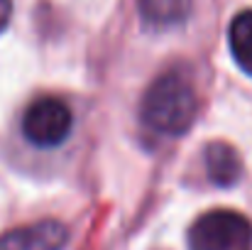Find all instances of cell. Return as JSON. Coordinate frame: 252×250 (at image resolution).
Returning <instances> with one entry per match:
<instances>
[{
    "label": "cell",
    "instance_id": "1",
    "mask_svg": "<svg viewBox=\"0 0 252 250\" xmlns=\"http://www.w3.org/2000/svg\"><path fill=\"white\" fill-rule=\"evenodd\" d=\"M198 98L193 83L179 69L157 76L142 98V123L159 135H184L196 118Z\"/></svg>",
    "mask_w": 252,
    "mask_h": 250
},
{
    "label": "cell",
    "instance_id": "8",
    "mask_svg": "<svg viewBox=\"0 0 252 250\" xmlns=\"http://www.w3.org/2000/svg\"><path fill=\"white\" fill-rule=\"evenodd\" d=\"M10 15H12V2H10V0H0V32L5 30Z\"/></svg>",
    "mask_w": 252,
    "mask_h": 250
},
{
    "label": "cell",
    "instance_id": "6",
    "mask_svg": "<svg viewBox=\"0 0 252 250\" xmlns=\"http://www.w3.org/2000/svg\"><path fill=\"white\" fill-rule=\"evenodd\" d=\"M140 15L152 27H174L181 25L191 12V0H137Z\"/></svg>",
    "mask_w": 252,
    "mask_h": 250
},
{
    "label": "cell",
    "instance_id": "4",
    "mask_svg": "<svg viewBox=\"0 0 252 250\" xmlns=\"http://www.w3.org/2000/svg\"><path fill=\"white\" fill-rule=\"evenodd\" d=\"M69 243V231L59 221H39L0 236V250H62Z\"/></svg>",
    "mask_w": 252,
    "mask_h": 250
},
{
    "label": "cell",
    "instance_id": "5",
    "mask_svg": "<svg viewBox=\"0 0 252 250\" xmlns=\"http://www.w3.org/2000/svg\"><path fill=\"white\" fill-rule=\"evenodd\" d=\"M206 169H208V177L218 184V186H230L240 179V157L238 152L225 145V143H213L206 147Z\"/></svg>",
    "mask_w": 252,
    "mask_h": 250
},
{
    "label": "cell",
    "instance_id": "2",
    "mask_svg": "<svg viewBox=\"0 0 252 250\" xmlns=\"http://www.w3.org/2000/svg\"><path fill=\"white\" fill-rule=\"evenodd\" d=\"M189 250H252V223L238 211L216 209L189 228Z\"/></svg>",
    "mask_w": 252,
    "mask_h": 250
},
{
    "label": "cell",
    "instance_id": "3",
    "mask_svg": "<svg viewBox=\"0 0 252 250\" xmlns=\"http://www.w3.org/2000/svg\"><path fill=\"white\" fill-rule=\"evenodd\" d=\"M74 128L71 108L59 98H39L34 101L22 118V133L32 145L54 147L62 145Z\"/></svg>",
    "mask_w": 252,
    "mask_h": 250
},
{
    "label": "cell",
    "instance_id": "7",
    "mask_svg": "<svg viewBox=\"0 0 252 250\" xmlns=\"http://www.w3.org/2000/svg\"><path fill=\"white\" fill-rule=\"evenodd\" d=\"M228 39H230V52L238 67L252 76V10L235 15L228 30Z\"/></svg>",
    "mask_w": 252,
    "mask_h": 250
}]
</instances>
